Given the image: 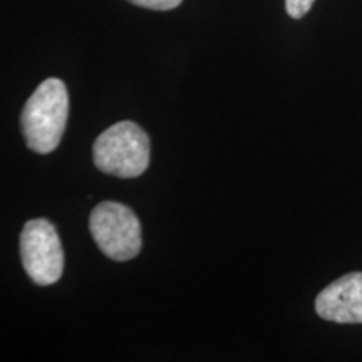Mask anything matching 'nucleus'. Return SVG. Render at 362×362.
<instances>
[{
  "instance_id": "f257e3e1",
  "label": "nucleus",
  "mask_w": 362,
  "mask_h": 362,
  "mask_svg": "<svg viewBox=\"0 0 362 362\" xmlns=\"http://www.w3.org/2000/svg\"><path fill=\"white\" fill-rule=\"evenodd\" d=\"M69 116V94L57 78L45 79L27 99L21 128L27 146L37 155H49L61 143Z\"/></svg>"
},
{
  "instance_id": "f03ea898",
  "label": "nucleus",
  "mask_w": 362,
  "mask_h": 362,
  "mask_svg": "<svg viewBox=\"0 0 362 362\" xmlns=\"http://www.w3.org/2000/svg\"><path fill=\"white\" fill-rule=\"evenodd\" d=\"M149 138L133 121L112 124L98 136L93 146L94 165L116 178H138L149 165Z\"/></svg>"
},
{
  "instance_id": "7ed1b4c3",
  "label": "nucleus",
  "mask_w": 362,
  "mask_h": 362,
  "mask_svg": "<svg viewBox=\"0 0 362 362\" xmlns=\"http://www.w3.org/2000/svg\"><path fill=\"white\" fill-rule=\"evenodd\" d=\"M89 230L107 259L128 262L141 252V223L134 211L121 203H99L89 216Z\"/></svg>"
},
{
  "instance_id": "20e7f679",
  "label": "nucleus",
  "mask_w": 362,
  "mask_h": 362,
  "mask_svg": "<svg viewBox=\"0 0 362 362\" xmlns=\"http://www.w3.org/2000/svg\"><path fill=\"white\" fill-rule=\"evenodd\" d=\"M21 260L30 280L40 287L56 284L64 270L61 238L51 221L29 220L21 233Z\"/></svg>"
},
{
  "instance_id": "39448f33",
  "label": "nucleus",
  "mask_w": 362,
  "mask_h": 362,
  "mask_svg": "<svg viewBox=\"0 0 362 362\" xmlns=\"http://www.w3.org/2000/svg\"><path fill=\"white\" fill-rule=\"evenodd\" d=\"M320 319L337 324H362V272H351L329 284L315 298Z\"/></svg>"
},
{
  "instance_id": "423d86ee",
  "label": "nucleus",
  "mask_w": 362,
  "mask_h": 362,
  "mask_svg": "<svg viewBox=\"0 0 362 362\" xmlns=\"http://www.w3.org/2000/svg\"><path fill=\"white\" fill-rule=\"evenodd\" d=\"M134 6L149 8V11H173L183 0H128Z\"/></svg>"
},
{
  "instance_id": "0eeeda50",
  "label": "nucleus",
  "mask_w": 362,
  "mask_h": 362,
  "mask_svg": "<svg viewBox=\"0 0 362 362\" xmlns=\"http://www.w3.org/2000/svg\"><path fill=\"white\" fill-rule=\"evenodd\" d=\"M315 0H285V11L292 19H302L314 6Z\"/></svg>"
}]
</instances>
